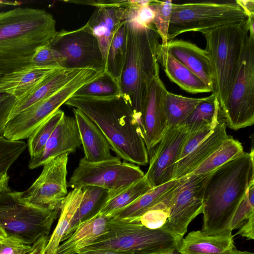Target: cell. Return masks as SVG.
Returning <instances> with one entry per match:
<instances>
[{
	"mask_svg": "<svg viewBox=\"0 0 254 254\" xmlns=\"http://www.w3.org/2000/svg\"><path fill=\"white\" fill-rule=\"evenodd\" d=\"M64 104L78 109L90 118L118 157L138 165L148 163V151L134 111L123 94L106 97L73 95Z\"/></svg>",
	"mask_w": 254,
	"mask_h": 254,
	"instance_id": "cell-1",
	"label": "cell"
},
{
	"mask_svg": "<svg viewBox=\"0 0 254 254\" xmlns=\"http://www.w3.org/2000/svg\"><path fill=\"white\" fill-rule=\"evenodd\" d=\"M46 10L18 7L0 12V77L30 64L36 50L57 33Z\"/></svg>",
	"mask_w": 254,
	"mask_h": 254,
	"instance_id": "cell-2",
	"label": "cell"
},
{
	"mask_svg": "<svg viewBox=\"0 0 254 254\" xmlns=\"http://www.w3.org/2000/svg\"><path fill=\"white\" fill-rule=\"evenodd\" d=\"M254 154L252 148L212 172L204 193L201 231L213 235L231 231L233 216L254 181Z\"/></svg>",
	"mask_w": 254,
	"mask_h": 254,
	"instance_id": "cell-3",
	"label": "cell"
},
{
	"mask_svg": "<svg viewBox=\"0 0 254 254\" xmlns=\"http://www.w3.org/2000/svg\"><path fill=\"white\" fill-rule=\"evenodd\" d=\"M128 53L120 81L122 94L130 104L138 125L146 89L159 73V35L153 24L126 19Z\"/></svg>",
	"mask_w": 254,
	"mask_h": 254,
	"instance_id": "cell-4",
	"label": "cell"
},
{
	"mask_svg": "<svg viewBox=\"0 0 254 254\" xmlns=\"http://www.w3.org/2000/svg\"><path fill=\"white\" fill-rule=\"evenodd\" d=\"M107 231L80 251L107 250L130 254H158L178 250L182 238L167 224L151 229L139 220L111 218Z\"/></svg>",
	"mask_w": 254,
	"mask_h": 254,
	"instance_id": "cell-5",
	"label": "cell"
},
{
	"mask_svg": "<svg viewBox=\"0 0 254 254\" xmlns=\"http://www.w3.org/2000/svg\"><path fill=\"white\" fill-rule=\"evenodd\" d=\"M201 33L205 39V50L211 64L212 93L217 97L220 106L230 93L236 77L242 49L249 33L247 18Z\"/></svg>",
	"mask_w": 254,
	"mask_h": 254,
	"instance_id": "cell-6",
	"label": "cell"
},
{
	"mask_svg": "<svg viewBox=\"0 0 254 254\" xmlns=\"http://www.w3.org/2000/svg\"><path fill=\"white\" fill-rule=\"evenodd\" d=\"M59 211L24 201L21 192L0 193V225L7 236L15 237L32 246L43 236H49Z\"/></svg>",
	"mask_w": 254,
	"mask_h": 254,
	"instance_id": "cell-7",
	"label": "cell"
},
{
	"mask_svg": "<svg viewBox=\"0 0 254 254\" xmlns=\"http://www.w3.org/2000/svg\"><path fill=\"white\" fill-rule=\"evenodd\" d=\"M247 18L235 1L190 2L172 4L168 42L189 32H199L241 22Z\"/></svg>",
	"mask_w": 254,
	"mask_h": 254,
	"instance_id": "cell-8",
	"label": "cell"
},
{
	"mask_svg": "<svg viewBox=\"0 0 254 254\" xmlns=\"http://www.w3.org/2000/svg\"><path fill=\"white\" fill-rule=\"evenodd\" d=\"M225 124L237 130L254 123V35L246 38L230 93L220 106Z\"/></svg>",
	"mask_w": 254,
	"mask_h": 254,
	"instance_id": "cell-9",
	"label": "cell"
},
{
	"mask_svg": "<svg viewBox=\"0 0 254 254\" xmlns=\"http://www.w3.org/2000/svg\"><path fill=\"white\" fill-rule=\"evenodd\" d=\"M101 73L83 69L74 78L47 98L32 105L6 124L2 136L13 141L28 138L31 133L85 84L97 78Z\"/></svg>",
	"mask_w": 254,
	"mask_h": 254,
	"instance_id": "cell-10",
	"label": "cell"
},
{
	"mask_svg": "<svg viewBox=\"0 0 254 254\" xmlns=\"http://www.w3.org/2000/svg\"><path fill=\"white\" fill-rule=\"evenodd\" d=\"M144 175L139 166L122 162L118 157L98 162H89L82 158L67 183V187L74 189L91 186L101 188L108 191L109 198Z\"/></svg>",
	"mask_w": 254,
	"mask_h": 254,
	"instance_id": "cell-11",
	"label": "cell"
},
{
	"mask_svg": "<svg viewBox=\"0 0 254 254\" xmlns=\"http://www.w3.org/2000/svg\"><path fill=\"white\" fill-rule=\"evenodd\" d=\"M48 45L64 58L63 68L105 71L97 40L86 24L73 30L57 31Z\"/></svg>",
	"mask_w": 254,
	"mask_h": 254,
	"instance_id": "cell-12",
	"label": "cell"
},
{
	"mask_svg": "<svg viewBox=\"0 0 254 254\" xmlns=\"http://www.w3.org/2000/svg\"><path fill=\"white\" fill-rule=\"evenodd\" d=\"M212 173L190 174L178 179L171 201L166 224L182 238L190 223L202 213L205 189Z\"/></svg>",
	"mask_w": 254,
	"mask_h": 254,
	"instance_id": "cell-13",
	"label": "cell"
},
{
	"mask_svg": "<svg viewBox=\"0 0 254 254\" xmlns=\"http://www.w3.org/2000/svg\"><path fill=\"white\" fill-rule=\"evenodd\" d=\"M68 154L59 156L43 165L39 177L26 190L21 192L24 201L51 210L60 211L67 195Z\"/></svg>",
	"mask_w": 254,
	"mask_h": 254,
	"instance_id": "cell-14",
	"label": "cell"
},
{
	"mask_svg": "<svg viewBox=\"0 0 254 254\" xmlns=\"http://www.w3.org/2000/svg\"><path fill=\"white\" fill-rule=\"evenodd\" d=\"M168 91L158 73L150 82L145 94L139 127L150 156L167 130L166 97Z\"/></svg>",
	"mask_w": 254,
	"mask_h": 254,
	"instance_id": "cell-15",
	"label": "cell"
},
{
	"mask_svg": "<svg viewBox=\"0 0 254 254\" xmlns=\"http://www.w3.org/2000/svg\"><path fill=\"white\" fill-rule=\"evenodd\" d=\"M184 125L166 130L151 156L145 175L152 188L173 180L176 163L188 134Z\"/></svg>",
	"mask_w": 254,
	"mask_h": 254,
	"instance_id": "cell-16",
	"label": "cell"
},
{
	"mask_svg": "<svg viewBox=\"0 0 254 254\" xmlns=\"http://www.w3.org/2000/svg\"><path fill=\"white\" fill-rule=\"evenodd\" d=\"M81 145L74 117L64 114L48 140L42 153L36 158L30 159L28 168L33 169L59 156L74 153Z\"/></svg>",
	"mask_w": 254,
	"mask_h": 254,
	"instance_id": "cell-17",
	"label": "cell"
},
{
	"mask_svg": "<svg viewBox=\"0 0 254 254\" xmlns=\"http://www.w3.org/2000/svg\"><path fill=\"white\" fill-rule=\"evenodd\" d=\"M83 69L60 68L19 98H13L9 120L53 95L74 78Z\"/></svg>",
	"mask_w": 254,
	"mask_h": 254,
	"instance_id": "cell-18",
	"label": "cell"
},
{
	"mask_svg": "<svg viewBox=\"0 0 254 254\" xmlns=\"http://www.w3.org/2000/svg\"><path fill=\"white\" fill-rule=\"evenodd\" d=\"M164 47V46H163ZM167 50L213 90L210 60L205 49L190 41L174 39L168 42Z\"/></svg>",
	"mask_w": 254,
	"mask_h": 254,
	"instance_id": "cell-19",
	"label": "cell"
},
{
	"mask_svg": "<svg viewBox=\"0 0 254 254\" xmlns=\"http://www.w3.org/2000/svg\"><path fill=\"white\" fill-rule=\"evenodd\" d=\"M81 141L85 160L91 162L114 159L107 138L97 125L81 111L72 108Z\"/></svg>",
	"mask_w": 254,
	"mask_h": 254,
	"instance_id": "cell-20",
	"label": "cell"
},
{
	"mask_svg": "<svg viewBox=\"0 0 254 254\" xmlns=\"http://www.w3.org/2000/svg\"><path fill=\"white\" fill-rule=\"evenodd\" d=\"M127 13V7L97 6L85 24L97 40L105 63L112 39Z\"/></svg>",
	"mask_w": 254,
	"mask_h": 254,
	"instance_id": "cell-21",
	"label": "cell"
},
{
	"mask_svg": "<svg viewBox=\"0 0 254 254\" xmlns=\"http://www.w3.org/2000/svg\"><path fill=\"white\" fill-rule=\"evenodd\" d=\"M232 231L209 234L201 230L190 232L182 239L180 254H229L235 247Z\"/></svg>",
	"mask_w": 254,
	"mask_h": 254,
	"instance_id": "cell-22",
	"label": "cell"
},
{
	"mask_svg": "<svg viewBox=\"0 0 254 254\" xmlns=\"http://www.w3.org/2000/svg\"><path fill=\"white\" fill-rule=\"evenodd\" d=\"M157 57L166 76L182 90L191 94L212 92L211 88L160 44L158 47Z\"/></svg>",
	"mask_w": 254,
	"mask_h": 254,
	"instance_id": "cell-23",
	"label": "cell"
},
{
	"mask_svg": "<svg viewBox=\"0 0 254 254\" xmlns=\"http://www.w3.org/2000/svg\"><path fill=\"white\" fill-rule=\"evenodd\" d=\"M226 125L221 120L212 132L195 147L188 155L176 164L173 180L190 175L230 135Z\"/></svg>",
	"mask_w": 254,
	"mask_h": 254,
	"instance_id": "cell-24",
	"label": "cell"
},
{
	"mask_svg": "<svg viewBox=\"0 0 254 254\" xmlns=\"http://www.w3.org/2000/svg\"><path fill=\"white\" fill-rule=\"evenodd\" d=\"M59 68L30 64L0 77V93L19 98Z\"/></svg>",
	"mask_w": 254,
	"mask_h": 254,
	"instance_id": "cell-25",
	"label": "cell"
},
{
	"mask_svg": "<svg viewBox=\"0 0 254 254\" xmlns=\"http://www.w3.org/2000/svg\"><path fill=\"white\" fill-rule=\"evenodd\" d=\"M110 218L99 213L81 223L71 235L60 245L56 254H77L107 231L106 226Z\"/></svg>",
	"mask_w": 254,
	"mask_h": 254,
	"instance_id": "cell-26",
	"label": "cell"
},
{
	"mask_svg": "<svg viewBox=\"0 0 254 254\" xmlns=\"http://www.w3.org/2000/svg\"><path fill=\"white\" fill-rule=\"evenodd\" d=\"M109 196V192L106 189L95 186H82L80 204L62 242L68 239L79 224L99 213Z\"/></svg>",
	"mask_w": 254,
	"mask_h": 254,
	"instance_id": "cell-27",
	"label": "cell"
},
{
	"mask_svg": "<svg viewBox=\"0 0 254 254\" xmlns=\"http://www.w3.org/2000/svg\"><path fill=\"white\" fill-rule=\"evenodd\" d=\"M82 195V186L73 189L64 200L60 217L53 232L49 238L45 254H56L62 239L75 214Z\"/></svg>",
	"mask_w": 254,
	"mask_h": 254,
	"instance_id": "cell-28",
	"label": "cell"
},
{
	"mask_svg": "<svg viewBox=\"0 0 254 254\" xmlns=\"http://www.w3.org/2000/svg\"><path fill=\"white\" fill-rule=\"evenodd\" d=\"M178 180H173L158 187L152 188L136 200L114 214L112 218L135 220L163 200L176 185Z\"/></svg>",
	"mask_w": 254,
	"mask_h": 254,
	"instance_id": "cell-29",
	"label": "cell"
},
{
	"mask_svg": "<svg viewBox=\"0 0 254 254\" xmlns=\"http://www.w3.org/2000/svg\"><path fill=\"white\" fill-rule=\"evenodd\" d=\"M128 53L126 20L120 23L109 47L105 63V71L120 83Z\"/></svg>",
	"mask_w": 254,
	"mask_h": 254,
	"instance_id": "cell-30",
	"label": "cell"
},
{
	"mask_svg": "<svg viewBox=\"0 0 254 254\" xmlns=\"http://www.w3.org/2000/svg\"><path fill=\"white\" fill-rule=\"evenodd\" d=\"M152 188L144 175L141 179L108 198L99 213L112 218L114 214L132 203Z\"/></svg>",
	"mask_w": 254,
	"mask_h": 254,
	"instance_id": "cell-31",
	"label": "cell"
},
{
	"mask_svg": "<svg viewBox=\"0 0 254 254\" xmlns=\"http://www.w3.org/2000/svg\"><path fill=\"white\" fill-rule=\"evenodd\" d=\"M205 98L188 97L168 91L166 97L167 129L182 126Z\"/></svg>",
	"mask_w": 254,
	"mask_h": 254,
	"instance_id": "cell-32",
	"label": "cell"
},
{
	"mask_svg": "<svg viewBox=\"0 0 254 254\" xmlns=\"http://www.w3.org/2000/svg\"><path fill=\"white\" fill-rule=\"evenodd\" d=\"M244 152L242 143L230 135L190 174H201L213 172Z\"/></svg>",
	"mask_w": 254,
	"mask_h": 254,
	"instance_id": "cell-33",
	"label": "cell"
},
{
	"mask_svg": "<svg viewBox=\"0 0 254 254\" xmlns=\"http://www.w3.org/2000/svg\"><path fill=\"white\" fill-rule=\"evenodd\" d=\"M221 120H224L219 103L216 96L212 93L196 107L183 125L189 131L204 125H216Z\"/></svg>",
	"mask_w": 254,
	"mask_h": 254,
	"instance_id": "cell-34",
	"label": "cell"
},
{
	"mask_svg": "<svg viewBox=\"0 0 254 254\" xmlns=\"http://www.w3.org/2000/svg\"><path fill=\"white\" fill-rule=\"evenodd\" d=\"M64 115L63 111L58 109L29 136L27 146L30 159L36 158L42 153L50 136Z\"/></svg>",
	"mask_w": 254,
	"mask_h": 254,
	"instance_id": "cell-35",
	"label": "cell"
},
{
	"mask_svg": "<svg viewBox=\"0 0 254 254\" xmlns=\"http://www.w3.org/2000/svg\"><path fill=\"white\" fill-rule=\"evenodd\" d=\"M122 94L119 83L106 71L97 78L85 84L74 95L106 97Z\"/></svg>",
	"mask_w": 254,
	"mask_h": 254,
	"instance_id": "cell-36",
	"label": "cell"
},
{
	"mask_svg": "<svg viewBox=\"0 0 254 254\" xmlns=\"http://www.w3.org/2000/svg\"><path fill=\"white\" fill-rule=\"evenodd\" d=\"M178 181L179 180L163 200L139 217L138 220L143 225L151 229H157L166 224L169 216L171 201Z\"/></svg>",
	"mask_w": 254,
	"mask_h": 254,
	"instance_id": "cell-37",
	"label": "cell"
},
{
	"mask_svg": "<svg viewBox=\"0 0 254 254\" xmlns=\"http://www.w3.org/2000/svg\"><path fill=\"white\" fill-rule=\"evenodd\" d=\"M173 1L171 0L158 1L151 0L149 5L152 9L154 17L152 24L159 36L161 38L162 46H166L170 19L172 13Z\"/></svg>",
	"mask_w": 254,
	"mask_h": 254,
	"instance_id": "cell-38",
	"label": "cell"
},
{
	"mask_svg": "<svg viewBox=\"0 0 254 254\" xmlns=\"http://www.w3.org/2000/svg\"><path fill=\"white\" fill-rule=\"evenodd\" d=\"M26 147L27 144L23 141L10 140L0 136V176L7 173L9 168Z\"/></svg>",
	"mask_w": 254,
	"mask_h": 254,
	"instance_id": "cell-39",
	"label": "cell"
},
{
	"mask_svg": "<svg viewBox=\"0 0 254 254\" xmlns=\"http://www.w3.org/2000/svg\"><path fill=\"white\" fill-rule=\"evenodd\" d=\"M254 215V181L249 186L246 194L232 218L230 229L232 231L240 228L252 215Z\"/></svg>",
	"mask_w": 254,
	"mask_h": 254,
	"instance_id": "cell-40",
	"label": "cell"
},
{
	"mask_svg": "<svg viewBox=\"0 0 254 254\" xmlns=\"http://www.w3.org/2000/svg\"><path fill=\"white\" fill-rule=\"evenodd\" d=\"M64 58L48 45L38 48L34 54L30 64L43 67L63 68Z\"/></svg>",
	"mask_w": 254,
	"mask_h": 254,
	"instance_id": "cell-41",
	"label": "cell"
},
{
	"mask_svg": "<svg viewBox=\"0 0 254 254\" xmlns=\"http://www.w3.org/2000/svg\"><path fill=\"white\" fill-rule=\"evenodd\" d=\"M217 125H204L189 131L183 145L179 160L188 155L211 134Z\"/></svg>",
	"mask_w": 254,
	"mask_h": 254,
	"instance_id": "cell-42",
	"label": "cell"
},
{
	"mask_svg": "<svg viewBox=\"0 0 254 254\" xmlns=\"http://www.w3.org/2000/svg\"><path fill=\"white\" fill-rule=\"evenodd\" d=\"M32 246L13 236H7L2 240L0 254H27Z\"/></svg>",
	"mask_w": 254,
	"mask_h": 254,
	"instance_id": "cell-43",
	"label": "cell"
},
{
	"mask_svg": "<svg viewBox=\"0 0 254 254\" xmlns=\"http://www.w3.org/2000/svg\"><path fill=\"white\" fill-rule=\"evenodd\" d=\"M12 108V96L0 93V136H2Z\"/></svg>",
	"mask_w": 254,
	"mask_h": 254,
	"instance_id": "cell-44",
	"label": "cell"
},
{
	"mask_svg": "<svg viewBox=\"0 0 254 254\" xmlns=\"http://www.w3.org/2000/svg\"><path fill=\"white\" fill-rule=\"evenodd\" d=\"M236 235L245 237L248 240L254 239V215L251 216L239 228Z\"/></svg>",
	"mask_w": 254,
	"mask_h": 254,
	"instance_id": "cell-45",
	"label": "cell"
},
{
	"mask_svg": "<svg viewBox=\"0 0 254 254\" xmlns=\"http://www.w3.org/2000/svg\"><path fill=\"white\" fill-rule=\"evenodd\" d=\"M235 1L243 9L247 18L254 17V0H237Z\"/></svg>",
	"mask_w": 254,
	"mask_h": 254,
	"instance_id": "cell-46",
	"label": "cell"
},
{
	"mask_svg": "<svg viewBox=\"0 0 254 254\" xmlns=\"http://www.w3.org/2000/svg\"><path fill=\"white\" fill-rule=\"evenodd\" d=\"M49 237L43 236L32 245V254H45V249Z\"/></svg>",
	"mask_w": 254,
	"mask_h": 254,
	"instance_id": "cell-47",
	"label": "cell"
},
{
	"mask_svg": "<svg viewBox=\"0 0 254 254\" xmlns=\"http://www.w3.org/2000/svg\"><path fill=\"white\" fill-rule=\"evenodd\" d=\"M77 254H130L107 250H95L80 251Z\"/></svg>",
	"mask_w": 254,
	"mask_h": 254,
	"instance_id": "cell-48",
	"label": "cell"
},
{
	"mask_svg": "<svg viewBox=\"0 0 254 254\" xmlns=\"http://www.w3.org/2000/svg\"><path fill=\"white\" fill-rule=\"evenodd\" d=\"M9 179L7 173L0 176V193L10 190L8 187Z\"/></svg>",
	"mask_w": 254,
	"mask_h": 254,
	"instance_id": "cell-49",
	"label": "cell"
},
{
	"mask_svg": "<svg viewBox=\"0 0 254 254\" xmlns=\"http://www.w3.org/2000/svg\"><path fill=\"white\" fill-rule=\"evenodd\" d=\"M20 2L17 1H7L0 0V9L6 6H15L20 5Z\"/></svg>",
	"mask_w": 254,
	"mask_h": 254,
	"instance_id": "cell-50",
	"label": "cell"
},
{
	"mask_svg": "<svg viewBox=\"0 0 254 254\" xmlns=\"http://www.w3.org/2000/svg\"><path fill=\"white\" fill-rule=\"evenodd\" d=\"M229 254H254V253L249 251H242L237 250L236 248H234Z\"/></svg>",
	"mask_w": 254,
	"mask_h": 254,
	"instance_id": "cell-51",
	"label": "cell"
},
{
	"mask_svg": "<svg viewBox=\"0 0 254 254\" xmlns=\"http://www.w3.org/2000/svg\"><path fill=\"white\" fill-rule=\"evenodd\" d=\"M7 237V234L3 229L0 225V241L5 239Z\"/></svg>",
	"mask_w": 254,
	"mask_h": 254,
	"instance_id": "cell-52",
	"label": "cell"
},
{
	"mask_svg": "<svg viewBox=\"0 0 254 254\" xmlns=\"http://www.w3.org/2000/svg\"><path fill=\"white\" fill-rule=\"evenodd\" d=\"M158 254H175V252H165V253Z\"/></svg>",
	"mask_w": 254,
	"mask_h": 254,
	"instance_id": "cell-53",
	"label": "cell"
},
{
	"mask_svg": "<svg viewBox=\"0 0 254 254\" xmlns=\"http://www.w3.org/2000/svg\"><path fill=\"white\" fill-rule=\"evenodd\" d=\"M1 241H2V240L0 241V248L1 245Z\"/></svg>",
	"mask_w": 254,
	"mask_h": 254,
	"instance_id": "cell-54",
	"label": "cell"
}]
</instances>
